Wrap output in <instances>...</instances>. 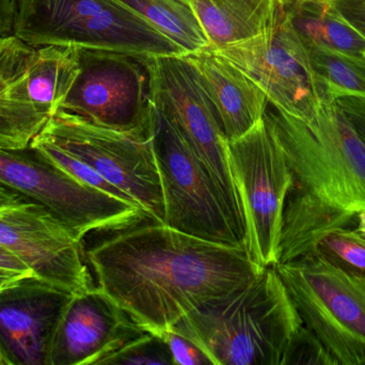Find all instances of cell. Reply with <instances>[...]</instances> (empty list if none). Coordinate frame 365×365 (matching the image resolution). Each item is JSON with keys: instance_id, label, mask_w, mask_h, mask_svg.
Here are the masks:
<instances>
[{"instance_id": "6da1fadb", "label": "cell", "mask_w": 365, "mask_h": 365, "mask_svg": "<svg viewBox=\"0 0 365 365\" xmlns=\"http://www.w3.org/2000/svg\"><path fill=\"white\" fill-rule=\"evenodd\" d=\"M87 259L98 287L139 327L160 336L265 269L246 246L208 241L155 222L115 231L90 249Z\"/></svg>"}, {"instance_id": "7a4b0ae2", "label": "cell", "mask_w": 365, "mask_h": 365, "mask_svg": "<svg viewBox=\"0 0 365 365\" xmlns=\"http://www.w3.org/2000/svg\"><path fill=\"white\" fill-rule=\"evenodd\" d=\"M302 326L272 266L242 289L195 309L170 330L197 345L212 365H282Z\"/></svg>"}, {"instance_id": "3957f363", "label": "cell", "mask_w": 365, "mask_h": 365, "mask_svg": "<svg viewBox=\"0 0 365 365\" xmlns=\"http://www.w3.org/2000/svg\"><path fill=\"white\" fill-rule=\"evenodd\" d=\"M264 116L291 169L289 194L343 216L365 211V141L336 100L327 96L311 124L269 101Z\"/></svg>"}, {"instance_id": "277c9868", "label": "cell", "mask_w": 365, "mask_h": 365, "mask_svg": "<svg viewBox=\"0 0 365 365\" xmlns=\"http://www.w3.org/2000/svg\"><path fill=\"white\" fill-rule=\"evenodd\" d=\"M13 34L34 47L184 55L181 47L115 0H16Z\"/></svg>"}, {"instance_id": "5b68a950", "label": "cell", "mask_w": 365, "mask_h": 365, "mask_svg": "<svg viewBox=\"0 0 365 365\" xmlns=\"http://www.w3.org/2000/svg\"><path fill=\"white\" fill-rule=\"evenodd\" d=\"M0 184L42 206L78 240L92 231H124L149 219L138 206L79 181L34 144L0 147Z\"/></svg>"}, {"instance_id": "8992f818", "label": "cell", "mask_w": 365, "mask_h": 365, "mask_svg": "<svg viewBox=\"0 0 365 365\" xmlns=\"http://www.w3.org/2000/svg\"><path fill=\"white\" fill-rule=\"evenodd\" d=\"M300 317L336 365H365V278L319 252L274 266Z\"/></svg>"}, {"instance_id": "52a82bcc", "label": "cell", "mask_w": 365, "mask_h": 365, "mask_svg": "<svg viewBox=\"0 0 365 365\" xmlns=\"http://www.w3.org/2000/svg\"><path fill=\"white\" fill-rule=\"evenodd\" d=\"M76 54L79 73L60 109L103 128L153 136L152 55L89 47Z\"/></svg>"}, {"instance_id": "ba28073f", "label": "cell", "mask_w": 365, "mask_h": 365, "mask_svg": "<svg viewBox=\"0 0 365 365\" xmlns=\"http://www.w3.org/2000/svg\"><path fill=\"white\" fill-rule=\"evenodd\" d=\"M227 158L244 216L247 250L261 267L276 266L293 176L265 116L248 133L227 141Z\"/></svg>"}, {"instance_id": "9c48e42d", "label": "cell", "mask_w": 365, "mask_h": 365, "mask_svg": "<svg viewBox=\"0 0 365 365\" xmlns=\"http://www.w3.org/2000/svg\"><path fill=\"white\" fill-rule=\"evenodd\" d=\"M96 169L128 194L152 222L165 223V204L153 136L103 128L59 109L38 135Z\"/></svg>"}, {"instance_id": "30bf717a", "label": "cell", "mask_w": 365, "mask_h": 365, "mask_svg": "<svg viewBox=\"0 0 365 365\" xmlns=\"http://www.w3.org/2000/svg\"><path fill=\"white\" fill-rule=\"evenodd\" d=\"M153 143L164 194V224L208 241L246 246L222 191L158 107Z\"/></svg>"}, {"instance_id": "8fae6325", "label": "cell", "mask_w": 365, "mask_h": 365, "mask_svg": "<svg viewBox=\"0 0 365 365\" xmlns=\"http://www.w3.org/2000/svg\"><path fill=\"white\" fill-rule=\"evenodd\" d=\"M215 49L255 81L272 104L306 124L314 120L327 98L308 49L281 4L263 31Z\"/></svg>"}, {"instance_id": "7c38bea8", "label": "cell", "mask_w": 365, "mask_h": 365, "mask_svg": "<svg viewBox=\"0 0 365 365\" xmlns=\"http://www.w3.org/2000/svg\"><path fill=\"white\" fill-rule=\"evenodd\" d=\"M154 102L222 191L236 226L245 222L227 158V139L192 69L182 55L152 56Z\"/></svg>"}, {"instance_id": "4fadbf2b", "label": "cell", "mask_w": 365, "mask_h": 365, "mask_svg": "<svg viewBox=\"0 0 365 365\" xmlns=\"http://www.w3.org/2000/svg\"><path fill=\"white\" fill-rule=\"evenodd\" d=\"M0 246L38 278L72 294L93 287L81 240L42 206L26 201L0 208Z\"/></svg>"}, {"instance_id": "5bb4252c", "label": "cell", "mask_w": 365, "mask_h": 365, "mask_svg": "<svg viewBox=\"0 0 365 365\" xmlns=\"http://www.w3.org/2000/svg\"><path fill=\"white\" fill-rule=\"evenodd\" d=\"M73 295L36 274L0 289L4 365H49L56 330Z\"/></svg>"}, {"instance_id": "9a60e30c", "label": "cell", "mask_w": 365, "mask_h": 365, "mask_svg": "<svg viewBox=\"0 0 365 365\" xmlns=\"http://www.w3.org/2000/svg\"><path fill=\"white\" fill-rule=\"evenodd\" d=\"M147 332L101 287H91L74 294L66 306L53 336L49 365H101Z\"/></svg>"}, {"instance_id": "2e32d148", "label": "cell", "mask_w": 365, "mask_h": 365, "mask_svg": "<svg viewBox=\"0 0 365 365\" xmlns=\"http://www.w3.org/2000/svg\"><path fill=\"white\" fill-rule=\"evenodd\" d=\"M182 56L207 96L227 141L240 139L263 119L267 96L235 64L210 45Z\"/></svg>"}, {"instance_id": "e0dca14e", "label": "cell", "mask_w": 365, "mask_h": 365, "mask_svg": "<svg viewBox=\"0 0 365 365\" xmlns=\"http://www.w3.org/2000/svg\"><path fill=\"white\" fill-rule=\"evenodd\" d=\"M36 49L14 34L0 36V147H27L49 120L29 91Z\"/></svg>"}, {"instance_id": "ac0fdd59", "label": "cell", "mask_w": 365, "mask_h": 365, "mask_svg": "<svg viewBox=\"0 0 365 365\" xmlns=\"http://www.w3.org/2000/svg\"><path fill=\"white\" fill-rule=\"evenodd\" d=\"M208 41L219 49L263 31L274 19L279 0H184Z\"/></svg>"}, {"instance_id": "d6986e66", "label": "cell", "mask_w": 365, "mask_h": 365, "mask_svg": "<svg viewBox=\"0 0 365 365\" xmlns=\"http://www.w3.org/2000/svg\"><path fill=\"white\" fill-rule=\"evenodd\" d=\"M282 4L304 44L365 56V40L351 29L332 0H289Z\"/></svg>"}, {"instance_id": "ffe728a7", "label": "cell", "mask_w": 365, "mask_h": 365, "mask_svg": "<svg viewBox=\"0 0 365 365\" xmlns=\"http://www.w3.org/2000/svg\"><path fill=\"white\" fill-rule=\"evenodd\" d=\"M78 73L76 47H36L29 70V91L36 106L49 118L55 115Z\"/></svg>"}, {"instance_id": "44dd1931", "label": "cell", "mask_w": 365, "mask_h": 365, "mask_svg": "<svg viewBox=\"0 0 365 365\" xmlns=\"http://www.w3.org/2000/svg\"><path fill=\"white\" fill-rule=\"evenodd\" d=\"M147 21L185 54L208 46L201 25L184 0H115Z\"/></svg>"}, {"instance_id": "7402d4cb", "label": "cell", "mask_w": 365, "mask_h": 365, "mask_svg": "<svg viewBox=\"0 0 365 365\" xmlns=\"http://www.w3.org/2000/svg\"><path fill=\"white\" fill-rule=\"evenodd\" d=\"M304 45L327 96L365 99V56Z\"/></svg>"}, {"instance_id": "603a6c76", "label": "cell", "mask_w": 365, "mask_h": 365, "mask_svg": "<svg viewBox=\"0 0 365 365\" xmlns=\"http://www.w3.org/2000/svg\"><path fill=\"white\" fill-rule=\"evenodd\" d=\"M314 252L365 278V235L357 229L349 227L331 231L319 242Z\"/></svg>"}, {"instance_id": "cb8c5ba5", "label": "cell", "mask_w": 365, "mask_h": 365, "mask_svg": "<svg viewBox=\"0 0 365 365\" xmlns=\"http://www.w3.org/2000/svg\"><path fill=\"white\" fill-rule=\"evenodd\" d=\"M168 344L163 336L147 332L126 343L101 365H173Z\"/></svg>"}, {"instance_id": "d4e9b609", "label": "cell", "mask_w": 365, "mask_h": 365, "mask_svg": "<svg viewBox=\"0 0 365 365\" xmlns=\"http://www.w3.org/2000/svg\"><path fill=\"white\" fill-rule=\"evenodd\" d=\"M31 144L43 150L53 162L57 163L64 171H68L73 177L76 178L77 180L83 182V184L92 186V188L96 189V190L107 193V194L113 195V196L122 199V201H128V203L133 204V205L138 206L128 194H125L123 191L120 190L117 186H113L108 180L105 179L96 169L86 164L83 161L75 158L72 154L60 149L59 147L53 145L51 141H45V139L36 136Z\"/></svg>"}, {"instance_id": "484cf974", "label": "cell", "mask_w": 365, "mask_h": 365, "mask_svg": "<svg viewBox=\"0 0 365 365\" xmlns=\"http://www.w3.org/2000/svg\"><path fill=\"white\" fill-rule=\"evenodd\" d=\"M336 365L321 341L302 326L289 343L282 365Z\"/></svg>"}, {"instance_id": "4316f807", "label": "cell", "mask_w": 365, "mask_h": 365, "mask_svg": "<svg viewBox=\"0 0 365 365\" xmlns=\"http://www.w3.org/2000/svg\"><path fill=\"white\" fill-rule=\"evenodd\" d=\"M168 344L173 356V364L204 365L212 364L207 356L191 341L173 330H169L163 336Z\"/></svg>"}, {"instance_id": "83f0119b", "label": "cell", "mask_w": 365, "mask_h": 365, "mask_svg": "<svg viewBox=\"0 0 365 365\" xmlns=\"http://www.w3.org/2000/svg\"><path fill=\"white\" fill-rule=\"evenodd\" d=\"M343 21L365 40V0H332Z\"/></svg>"}, {"instance_id": "f1b7e54d", "label": "cell", "mask_w": 365, "mask_h": 365, "mask_svg": "<svg viewBox=\"0 0 365 365\" xmlns=\"http://www.w3.org/2000/svg\"><path fill=\"white\" fill-rule=\"evenodd\" d=\"M336 102L365 141V99L341 98Z\"/></svg>"}, {"instance_id": "f546056e", "label": "cell", "mask_w": 365, "mask_h": 365, "mask_svg": "<svg viewBox=\"0 0 365 365\" xmlns=\"http://www.w3.org/2000/svg\"><path fill=\"white\" fill-rule=\"evenodd\" d=\"M16 0H0V36L13 34Z\"/></svg>"}, {"instance_id": "4dcf8cb0", "label": "cell", "mask_w": 365, "mask_h": 365, "mask_svg": "<svg viewBox=\"0 0 365 365\" xmlns=\"http://www.w3.org/2000/svg\"><path fill=\"white\" fill-rule=\"evenodd\" d=\"M0 268L14 270V271L21 272V274H34V272L21 259H17L12 253L9 252L2 246H0Z\"/></svg>"}, {"instance_id": "1f68e13d", "label": "cell", "mask_w": 365, "mask_h": 365, "mask_svg": "<svg viewBox=\"0 0 365 365\" xmlns=\"http://www.w3.org/2000/svg\"><path fill=\"white\" fill-rule=\"evenodd\" d=\"M21 203H26L23 197L0 184V208L11 207V206L19 205Z\"/></svg>"}, {"instance_id": "d6a6232c", "label": "cell", "mask_w": 365, "mask_h": 365, "mask_svg": "<svg viewBox=\"0 0 365 365\" xmlns=\"http://www.w3.org/2000/svg\"><path fill=\"white\" fill-rule=\"evenodd\" d=\"M25 276H30V274H21V272L14 271V270L0 268V289H4L6 285Z\"/></svg>"}, {"instance_id": "836d02e7", "label": "cell", "mask_w": 365, "mask_h": 365, "mask_svg": "<svg viewBox=\"0 0 365 365\" xmlns=\"http://www.w3.org/2000/svg\"><path fill=\"white\" fill-rule=\"evenodd\" d=\"M355 229H357L359 233L365 235V211L358 214Z\"/></svg>"}, {"instance_id": "e575fe53", "label": "cell", "mask_w": 365, "mask_h": 365, "mask_svg": "<svg viewBox=\"0 0 365 365\" xmlns=\"http://www.w3.org/2000/svg\"><path fill=\"white\" fill-rule=\"evenodd\" d=\"M287 1H289V0H279V2H280V4H284V2Z\"/></svg>"}, {"instance_id": "d590c367", "label": "cell", "mask_w": 365, "mask_h": 365, "mask_svg": "<svg viewBox=\"0 0 365 365\" xmlns=\"http://www.w3.org/2000/svg\"><path fill=\"white\" fill-rule=\"evenodd\" d=\"M0 365H4V361H2L1 355H0Z\"/></svg>"}]
</instances>
